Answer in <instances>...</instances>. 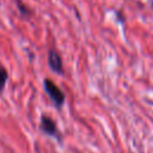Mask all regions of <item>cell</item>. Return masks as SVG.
<instances>
[{"instance_id":"6da1fadb","label":"cell","mask_w":153,"mask_h":153,"mask_svg":"<svg viewBox=\"0 0 153 153\" xmlns=\"http://www.w3.org/2000/svg\"><path fill=\"white\" fill-rule=\"evenodd\" d=\"M43 88L45 91V93L48 94V97L50 98L53 105L60 110L63 104H65V100H66V96L63 93V91L49 78H45L43 80Z\"/></svg>"},{"instance_id":"7a4b0ae2","label":"cell","mask_w":153,"mask_h":153,"mask_svg":"<svg viewBox=\"0 0 153 153\" xmlns=\"http://www.w3.org/2000/svg\"><path fill=\"white\" fill-rule=\"evenodd\" d=\"M39 129L43 134L50 137H56L59 141L61 140V134L59 131V128L56 126V122L48 115L43 114L39 120Z\"/></svg>"},{"instance_id":"3957f363","label":"cell","mask_w":153,"mask_h":153,"mask_svg":"<svg viewBox=\"0 0 153 153\" xmlns=\"http://www.w3.org/2000/svg\"><path fill=\"white\" fill-rule=\"evenodd\" d=\"M48 66L55 74H57V75L65 74L62 57L55 48H50L48 51Z\"/></svg>"},{"instance_id":"277c9868","label":"cell","mask_w":153,"mask_h":153,"mask_svg":"<svg viewBox=\"0 0 153 153\" xmlns=\"http://www.w3.org/2000/svg\"><path fill=\"white\" fill-rule=\"evenodd\" d=\"M14 2H16V6H17V10H18V12L20 13L22 17L29 18V17H31V16L33 14L32 10H31L26 4H24L22 0H14Z\"/></svg>"},{"instance_id":"5b68a950","label":"cell","mask_w":153,"mask_h":153,"mask_svg":"<svg viewBox=\"0 0 153 153\" xmlns=\"http://www.w3.org/2000/svg\"><path fill=\"white\" fill-rule=\"evenodd\" d=\"M8 80V72L5 67H0V93H2L5 85Z\"/></svg>"},{"instance_id":"8992f818","label":"cell","mask_w":153,"mask_h":153,"mask_svg":"<svg viewBox=\"0 0 153 153\" xmlns=\"http://www.w3.org/2000/svg\"><path fill=\"white\" fill-rule=\"evenodd\" d=\"M152 6H153V0H152Z\"/></svg>"}]
</instances>
